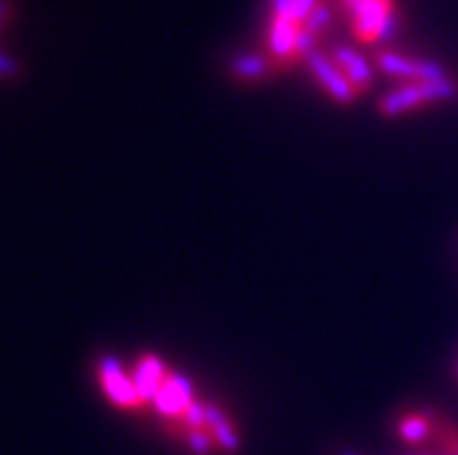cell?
I'll return each instance as SVG.
<instances>
[{"mask_svg": "<svg viewBox=\"0 0 458 455\" xmlns=\"http://www.w3.org/2000/svg\"><path fill=\"white\" fill-rule=\"evenodd\" d=\"M328 54H331V58L337 63V68L347 75V80L352 81V87L359 91V96L372 87V81H375V70H372V65L368 63V58L363 56V54H359L356 49H352V46L347 45L333 46Z\"/></svg>", "mask_w": 458, "mask_h": 455, "instance_id": "obj_8", "label": "cell"}, {"mask_svg": "<svg viewBox=\"0 0 458 455\" xmlns=\"http://www.w3.org/2000/svg\"><path fill=\"white\" fill-rule=\"evenodd\" d=\"M433 414H407L398 421V437L407 444H424L433 434Z\"/></svg>", "mask_w": 458, "mask_h": 455, "instance_id": "obj_12", "label": "cell"}, {"mask_svg": "<svg viewBox=\"0 0 458 455\" xmlns=\"http://www.w3.org/2000/svg\"><path fill=\"white\" fill-rule=\"evenodd\" d=\"M131 376H133L135 388H138L140 398H142V402H145L147 407V404H154V400H157L163 381L168 376V369H165L161 358L147 353V356H142L138 363H135V369Z\"/></svg>", "mask_w": 458, "mask_h": 455, "instance_id": "obj_9", "label": "cell"}, {"mask_svg": "<svg viewBox=\"0 0 458 455\" xmlns=\"http://www.w3.org/2000/svg\"><path fill=\"white\" fill-rule=\"evenodd\" d=\"M360 3H366V0H335V5L340 7V10H343V12L354 10V7H359Z\"/></svg>", "mask_w": 458, "mask_h": 455, "instance_id": "obj_20", "label": "cell"}, {"mask_svg": "<svg viewBox=\"0 0 458 455\" xmlns=\"http://www.w3.org/2000/svg\"><path fill=\"white\" fill-rule=\"evenodd\" d=\"M401 29H403L401 17H398V12H394V14H391V17L386 19V23H384V26H382V30H379L377 42L391 40V38H395V35L401 33Z\"/></svg>", "mask_w": 458, "mask_h": 455, "instance_id": "obj_18", "label": "cell"}, {"mask_svg": "<svg viewBox=\"0 0 458 455\" xmlns=\"http://www.w3.org/2000/svg\"><path fill=\"white\" fill-rule=\"evenodd\" d=\"M333 14H335V12H333L331 3H328V0H321L319 5L312 10V14H310V17L302 21V29L310 30L312 35H319L321 38V35L326 33V29L331 26Z\"/></svg>", "mask_w": 458, "mask_h": 455, "instance_id": "obj_15", "label": "cell"}, {"mask_svg": "<svg viewBox=\"0 0 458 455\" xmlns=\"http://www.w3.org/2000/svg\"><path fill=\"white\" fill-rule=\"evenodd\" d=\"M395 12V0H366L354 10L344 12L352 21V33L359 42H377L379 30Z\"/></svg>", "mask_w": 458, "mask_h": 455, "instance_id": "obj_6", "label": "cell"}, {"mask_svg": "<svg viewBox=\"0 0 458 455\" xmlns=\"http://www.w3.org/2000/svg\"><path fill=\"white\" fill-rule=\"evenodd\" d=\"M456 372H458V367H456Z\"/></svg>", "mask_w": 458, "mask_h": 455, "instance_id": "obj_22", "label": "cell"}, {"mask_svg": "<svg viewBox=\"0 0 458 455\" xmlns=\"http://www.w3.org/2000/svg\"><path fill=\"white\" fill-rule=\"evenodd\" d=\"M293 0H270V17L275 19H291L293 21Z\"/></svg>", "mask_w": 458, "mask_h": 455, "instance_id": "obj_19", "label": "cell"}, {"mask_svg": "<svg viewBox=\"0 0 458 455\" xmlns=\"http://www.w3.org/2000/svg\"><path fill=\"white\" fill-rule=\"evenodd\" d=\"M340 455H356L354 451H344V453H340Z\"/></svg>", "mask_w": 458, "mask_h": 455, "instance_id": "obj_21", "label": "cell"}, {"mask_svg": "<svg viewBox=\"0 0 458 455\" xmlns=\"http://www.w3.org/2000/svg\"><path fill=\"white\" fill-rule=\"evenodd\" d=\"M193 402H196V395H193L191 381L186 379L184 375L168 372V376L163 381L161 391H158L157 400H154L151 407H154L157 414H161L165 421H180Z\"/></svg>", "mask_w": 458, "mask_h": 455, "instance_id": "obj_5", "label": "cell"}, {"mask_svg": "<svg viewBox=\"0 0 458 455\" xmlns=\"http://www.w3.org/2000/svg\"><path fill=\"white\" fill-rule=\"evenodd\" d=\"M301 33V23L291 19H275L267 21V56L273 58L279 70L293 65V49H296V38Z\"/></svg>", "mask_w": 458, "mask_h": 455, "instance_id": "obj_7", "label": "cell"}, {"mask_svg": "<svg viewBox=\"0 0 458 455\" xmlns=\"http://www.w3.org/2000/svg\"><path fill=\"white\" fill-rule=\"evenodd\" d=\"M317 45H319V35H312L301 26V33L296 38V49H293V65L305 63L310 54L317 52Z\"/></svg>", "mask_w": 458, "mask_h": 455, "instance_id": "obj_16", "label": "cell"}, {"mask_svg": "<svg viewBox=\"0 0 458 455\" xmlns=\"http://www.w3.org/2000/svg\"><path fill=\"white\" fill-rule=\"evenodd\" d=\"M98 383L103 388L105 398L114 404L116 409L133 411L145 409V402L135 388L133 376L126 375L122 360L114 356H103L98 360Z\"/></svg>", "mask_w": 458, "mask_h": 455, "instance_id": "obj_2", "label": "cell"}, {"mask_svg": "<svg viewBox=\"0 0 458 455\" xmlns=\"http://www.w3.org/2000/svg\"><path fill=\"white\" fill-rule=\"evenodd\" d=\"M174 437H180L193 455H209L216 449L215 439H212L208 430H182Z\"/></svg>", "mask_w": 458, "mask_h": 455, "instance_id": "obj_14", "label": "cell"}, {"mask_svg": "<svg viewBox=\"0 0 458 455\" xmlns=\"http://www.w3.org/2000/svg\"><path fill=\"white\" fill-rule=\"evenodd\" d=\"M208 433L215 439L216 449L224 453H235L240 449V434L233 426L231 416L224 407L208 402Z\"/></svg>", "mask_w": 458, "mask_h": 455, "instance_id": "obj_11", "label": "cell"}, {"mask_svg": "<svg viewBox=\"0 0 458 455\" xmlns=\"http://www.w3.org/2000/svg\"><path fill=\"white\" fill-rule=\"evenodd\" d=\"M277 70V63L267 56V52L240 54V56H235L231 61V75L238 81H244V84L267 80Z\"/></svg>", "mask_w": 458, "mask_h": 455, "instance_id": "obj_10", "label": "cell"}, {"mask_svg": "<svg viewBox=\"0 0 458 455\" xmlns=\"http://www.w3.org/2000/svg\"><path fill=\"white\" fill-rule=\"evenodd\" d=\"M375 63L382 70L384 75L395 77V80L407 81H437L447 80V70L442 68L437 61H428V58H414L407 56V54L389 52V49H382V52L375 54Z\"/></svg>", "mask_w": 458, "mask_h": 455, "instance_id": "obj_3", "label": "cell"}, {"mask_svg": "<svg viewBox=\"0 0 458 455\" xmlns=\"http://www.w3.org/2000/svg\"><path fill=\"white\" fill-rule=\"evenodd\" d=\"M433 437H436V444L447 453L458 455V426L456 423L436 416L433 418Z\"/></svg>", "mask_w": 458, "mask_h": 455, "instance_id": "obj_13", "label": "cell"}, {"mask_svg": "<svg viewBox=\"0 0 458 455\" xmlns=\"http://www.w3.org/2000/svg\"><path fill=\"white\" fill-rule=\"evenodd\" d=\"M321 0H293V7H291V12H293V21L301 23L312 14V10L317 5H319Z\"/></svg>", "mask_w": 458, "mask_h": 455, "instance_id": "obj_17", "label": "cell"}, {"mask_svg": "<svg viewBox=\"0 0 458 455\" xmlns=\"http://www.w3.org/2000/svg\"><path fill=\"white\" fill-rule=\"evenodd\" d=\"M454 96H456V84L449 77L437 81H407L379 100V114L401 116L407 112L421 110L426 105L452 100Z\"/></svg>", "mask_w": 458, "mask_h": 455, "instance_id": "obj_1", "label": "cell"}, {"mask_svg": "<svg viewBox=\"0 0 458 455\" xmlns=\"http://www.w3.org/2000/svg\"><path fill=\"white\" fill-rule=\"evenodd\" d=\"M305 65H308L310 75L314 77V81H317L335 103L352 105L359 98V91L352 87V81L347 80V75H344L343 70L337 68V63L331 58V54L317 49L314 54H310Z\"/></svg>", "mask_w": 458, "mask_h": 455, "instance_id": "obj_4", "label": "cell"}]
</instances>
